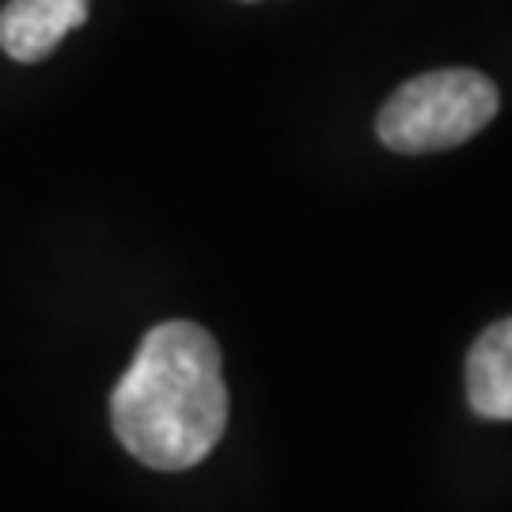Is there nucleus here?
<instances>
[{
    "instance_id": "f257e3e1",
    "label": "nucleus",
    "mask_w": 512,
    "mask_h": 512,
    "mask_svg": "<svg viewBox=\"0 0 512 512\" xmlns=\"http://www.w3.org/2000/svg\"><path fill=\"white\" fill-rule=\"evenodd\" d=\"M110 425L118 444L152 471L198 467L228 425L217 338L186 319L148 330L110 395Z\"/></svg>"
},
{
    "instance_id": "f03ea898",
    "label": "nucleus",
    "mask_w": 512,
    "mask_h": 512,
    "mask_svg": "<svg viewBox=\"0 0 512 512\" xmlns=\"http://www.w3.org/2000/svg\"><path fill=\"white\" fill-rule=\"evenodd\" d=\"M501 95L494 80L478 69H433L403 88L380 107L376 133L391 152L421 156V152H444L494 122Z\"/></svg>"
},
{
    "instance_id": "7ed1b4c3",
    "label": "nucleus",
    "mask_w": 512,
    "mask_h": 512,
    "mask_svg": "<svg viewBox=\"0 0 512 512\" xmlns=\"http://www.w3.org/2000/svg\"><path fill=\"white\" fill-rule=\"evenodd\" d=\"M84 19L88 0H8L0 8V50L12 61L35 65Z\"/></svg>"
},
{
    "instance_id": "20e7f679",
    "label": "nucleus",
    "mask_w": 512,
    "mask_h": 512,
    "mask_svg": "<svg viewBox=\"0 0 512 512\" xmlns=\"http://www.w3.org/2000/svg\"><path fill=\"white\" fill-rule=\"evenodd\" d=\"M467 399L486 421H512V315L478 334L467 353Z\"/></svg>"
}]
</instances>
